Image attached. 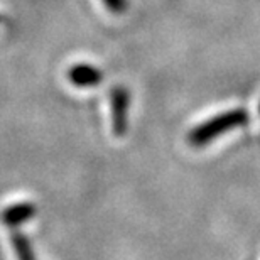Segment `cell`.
Instances as JSON below:
<instances>
[{
    "label": "cell",
    "mask_w": 260,
    "mask_h": 260,
    "mask_svg": "<svg viewBox=\"0 0 260 260\" xmlns=\"http://www.w3.org/2000/svg\"><path fill=\"white\" fill-rule=\"evenodd\" d=\"M66 78L76 88H93L103 81V71L91 64H75L68 70Z\"/></svg>",
    "instance_id": "obj_3"
},
{
    "label": "cell",
    "mask_w": 260,
    "mask_h": 260,
    "mask_svg": "<svg viewBox=\"0 0 260 260\" xmlns=\"http://www.w3.org/2000/svg\"><path fill=\"white\" fill-rule=\"evenodd\" d=\"M250 120L248 112L243 108H235V110H228L225 113L210 118V120L200 123L188 134V144L191 147H205L213 139L220 137V135L230 132L233 128L243 127Z\"/></svg>",
    "instance_id": "obj_1"
},
{
    "label": "cell",
    "mask_w": 260,
    "mask_h": 260,
    "mask_svg": "<svg viewBox=\"0 0 260 260\" xmlns=\"http://www.w3.org/2000/svg\"><path fill=\"white\" fill-rule=\"evenodd\" d=\"M258 112H260V105H258Z\"/></svg>",
    "instance_id": "obj_7"
},
{
    "label": "cell",
    "mask_w": 260,
    "mask_h": 260,
    "mask_svg": "<svg viewBox=\"0 0 260 260\" xmlns=\"http://www.w3.org/2000/svg\"><path fill=\"white\" fill-rule=\"evenodd\" d=\"M110 107H112V132L115 137H123L128 128V107H130V93L125 86L117 85L112 88Z\"/></svg>",
    "instance_id": "obj_2"
},
{
    "label": "cell",
    "mask_w": 260,
    "mask_h": 260,
    "mask_svg": "<svg viewBox=\"0 0 260 260\" xmlns=\"http://www.w3.org/2000/svg\"><path fill=\"white\" fill-rule=\"evenodd\" d=\"M103 4L112 14H123L128 9V0H103Z\"/></svg>",
    "instance_id": "obj_6"
},
{
    "label": "cell",
    "mask_w": 260,
    "mask_h": 260,
    "mask_svg": "<svg viewBox=\"0 0 260 260\" xmlns=\"http://www.w3.org/2000/svg\"><path fill=\"white\" fill-rule=\"evenodd\" d=\"M10 243H12V248H14L17 260H36L32 247H30L29 240L22 233H19V232L10 233Z\"/></svg>",
    "instance_id": "obj_5"
},
{
    "label": "cell",
    "mask_w": 260,
    "mask_h": 260,
    "mask_svg": "<svg viewBox=\"0 0 260 260\" xmlns=\"http://www.w3.org/2000/svg\"><path fill=\"white\" fill-rule=\"evenodd\" d=\"M38 215V206L29 201H20L0 211V223L7 226H19L22 223L32 220Z\"/></svg>",
    "instance_id": "obj_4"
}]
</instances>
